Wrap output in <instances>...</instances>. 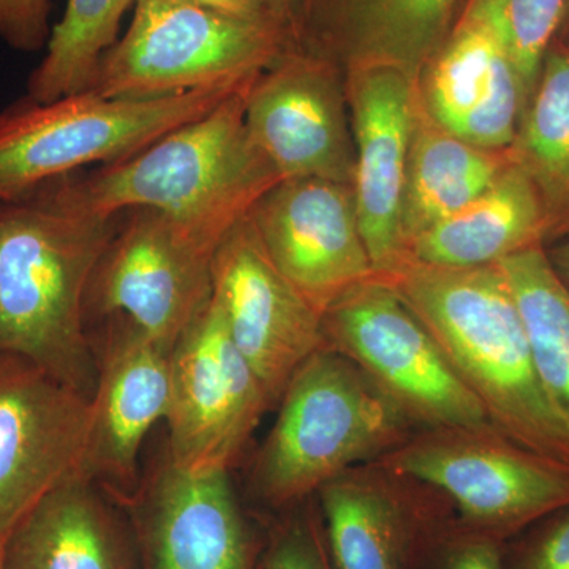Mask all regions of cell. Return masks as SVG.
<instances>
[{
  "mask_svg": "<svg viewBox=\"0 0 569 569\" xmlns=\"http://www.w3.org/2000/svg\"><path fill=\"white\" fill-rule=\"evenodd\" d=\"M122 216H86L51 182L0 201V351L20 355L92 399L97 358L86 295Z\"/></svg>",
  "mask_w": 569,
  "mask_h": 569,
  "instance_id": "obj_1",
  "label": "cell"
},
{
  "mask_svg": "<svg viewBox=\"0 0 569 569\" xmlns=\"http://www.w3.org/2000/svg\"><path fill=\"white\" fill-rule=\"evenodd\" d=\"M380 277L429 329L490 425L522 447L569 462V425L542 387L500 266L445 269L403 260Z\"/></svg>",
  "mask_w": 569,
  "mask_h": 569,
  "instance_id": "obj_2",
  "label": "cell"
},
{
  "mask_svg": "<svg viewBox=\"0 0 569 569\" xmlns=\"http://www.w3.org/2000/svg\"><path fill=\"white\" fill-rule=\"evenodd\" d=\"M252 82L129 159L52 179V189L86 216L114 219L149 209L222 241L280 182L247 132Z\"/></svg>",
  "mask_w": 569,
  "mask_h": 569,
  "instance_id": "obj_3",
  "label": "cell"
},
{
  "mask_svg": "<svg viewBox=\"0 0 569 569\" xmlns=\"http://www.w3.org/2000/svg\"><path fill=\"white\" fill-rule=\"evenodd\" d=\"M254 460L269 507H298L351 468L377 462L417 427L346 356L329 348L296 370Z\"/></svg>",
  "mask_w": 569,
  "mask_h": 569,
  "instance_id": "obj_4",
  "label": "cell"
},
{
  "mask_svg": "<svg viewBox=\"0 0 569 569\" xmlns=\"http://www.w3.org/2000/svg\"><path fill=\"white\" fill-rule=\"evenodd\" d=\"M257 77L152 99H107L82 91L39 102L24 96L0 108V201L91 164L129 159L208 114Z\"/></svg>",
  "mask_w": 569,
  "mask_h": 569,
  "instance_id": "obj_5",
  "label": "cell"
},
{
  "mask_svg": "<svg viewBox=\"0 0 569 569\" xmlns=\"http://www.w3.org/2000/svg\"><path fill=\"white\" fill-rule=\"evenodd\" d=\"M376 463L430 490L452 526L501 542L569 508V462L492 425L418 429Z\"/></svg>",
  "mask_w": 569,
  "mask_h": 569,
  "instance_id": "obj_6",
  "label": "cell"
},
{
  "mask_svg": "<svg viewBox=\"0 0 569 569\" xmlns=\"http://www.w3.org/2000/svg\"><path fill=\"white\" fill-rule=\"evenodd\" d=\"M295 50L271 24L183 0H137L129 29L104 52L88 91L152 99L257 77Z\"/></svg>",
  "mask_w": 569,
  "mask_h": 569,
  "instance_id": "obj_7",
  "label": "cell"
},
{
  "mask_svg": "<svg viewBox=\"0 0 569 569\" xmlns=\"http://www.w3.org/2000/svg\"><path fill=\"white\" fill-rule=\"evenodd\" d=\"M325 347L346 356L418 429L490 425L429 329L380 276L323 313Z\"/></svg>",
  "mask_w": 569,
  "mask_h": 569,
  "instance_id": "obj_8",
  "label": "cell"
},
{
  "mask_svg": "<svg viewBox=\"0 0 569 569\" xmlns=\"http://www.w3.org/2000/svg\"><path fill=\"white\" fill-rule=\"evenodd\" d=\"M220 239L162 212L123 213L93 269L86 318L122 317L173 350L212 299Z\"/></svg>",
  "mask_w": 569,
  "mask_h": 569,
  "instance_id": "obj_9",
  "label": "cell"
},
{
  "mask_svg": "<svg viewBox=\"0 0 569 569\" xmlns=\"http://www.w3.org/2000/svg\"><path fill=\"white\" fill-rule=\"evenodd\" d=\"M271 407L212 298L171 350L168 460L187 473H230Z\"/></svg>",
  "mask_w": 569,
  "mask_h": 569,
  "instance_id": "obj_10",
  "label": "cell"
},
{
  "mask_svg": "<svg viewBox=\"0 0 569 569\" xmlns=\"http://www.w3.org/2000/svg\"><path fill=\"white\" fill-rule=\"evenodd\" d=\"M253 144L284 179H355L346 74L337 63L290 50L254 78L246 97Z\"/></svg>",
  "mask_w": 569,
  "mask_h": 569,
  "instance_id": "obj_11",
  "label": "cell"
},
{
  "mask_svg": "<svg viewBox=\"0 0 569 569\" xmlns=\"http://www.w3.org/2000/svg\"><path fill=\"white\" fill-rule=\"evenodd\" d=\"M91 399L0 351V538L56 486L82 475Z\"/></svg>",
  "mask_w": 569,
  "mask_h": 569,
  "instance_id": "obj_12",
  "label": "cell"
},
{
  "mask_svg": "<svg viewBox=\"0 0 569 569\" xmlns=\"http://www.w3.org/2000/svg\"><path fill=\"white\" fill-rule=\"evenodd\" d=\"M249 217L280 274L321 317L351 288L377 276L350 183L284 179Z\"/></svg>",
  "mask_w": 569,
  "mask_h": 569,
  "instance_id": "obj_13",
  "label": "cell"
},
{
  "mask_svg": "<svg viewBox=\"0 0 569 569\" xmlns=\"http://www.w3.org/2000/svg\"><path fill=\"white\" fill-rule=\"evenodd\" d=\"M212 298L277 406L296 370L325 348L323 317L280 274L249 216L217 247Z\"/></svg>",
  "mask_w": 569,
  "mask_h": 569,
  "instance_id": "obj_14",
  "label": "cell"
},
{
  "mask_svg": "<svg viewBox=\"0 0 569 569\" xmlns=\"http://www.w3.org/2000/svg\"><path fill=\"white\" fill-rule=\"evenodd\" d=\"M104 321L92 342L97 385L82 475L122 503L141 492L140 452L153 426L167 417L171 350L122 317Z\"/></svg>",
  "mask_w": 569,
  "mask_h": 569,
  "instance_id": "obj_15",
  "label": "cell"
},
{
  "mask_svg": "<svg viewBox=\"0 0 569 569\" xmlns=\"http://www.w3.org/2000/svg\"><path fill=\"white\" fill-rule=\"evenodd\" d=\"M355 138L359 228L377 276L406 258L402 203L417 108V80L391 66L343 70Z\"/></svg>",
  "mask_w": 569,
  "mask_h": 569,
  "instance_id": "obj_16",
  "label": "cell"
},
{
  "mask_svg": "<svg viewBox=\"0 0 569 569\" xmlns=\"http://www.w3.org/2000/svg\"><path fill=\"white\" fill-rule=\"evenodd\" d=\"M148 569H263L254 533L228 471L193 475L170 460L133 501Z\"/></svg>",
  "mask_w": 569,
  "mask_h": 569,
  "instance_id": "obj_17",
  "label": "cell"
},
{
  "mask_svg": "<svg viewBox=\"0 0 569 569\" xmlns=\"http://www.w3.org/2000/svg\"><path fill=\"white\" fill-rule=\"evenodd\" d=\"M317 497L335 569H415L430 531L448 518L430 490L376 462L351 468Z\"/></svg>",
  "mask_w": 569,
  "mask_h": 569,
  "instance_id": "obj_18",
  "label": "cell"
},
{
  "mask_svg": "<svg viewBox=\"0 0 569 569\" xmlns=\"http://www.w3.org/2000/svg\"><path fill=\"white\" fill-rule=\"evenodd\" d=\"M418 99L433 122L479 148L507 151L526 110L515 63L485 22L460 13L417 80Z\"/></svg>",
  "mask_w": 569,
  "mask_h": 569,
  "instance_id": "obj_19",
  "label": "cell"
},
{
  "mask_svg": "<svg viewBox=\"0 0 569 569\" xmlns=\"http://www.w3.org/2000/svg\"><path fill=\"white\" fill-rule=\"evenodd\" d=\"M463 0H302L298 48L342 70L391 66L418 80Z\"/></svg>",
  "mask_w": 569,
  "mask_h": 569,
  "instance_id": "obj_20",
  "label": "cell"
},
{
  "mask_svg": "<svg viewBox=\"0 0 569 569\" xmlns=\"http://www.w3.org/2000/svg\"><path fill=\"white\" fill-rule=\"evenodd\" d=\"M102 492L84 475L56 486L3 539V569H133L129 538Z\"/></svg>",
  "mask_w": 569,
  "mask_h": 569,
  "instance_id": "obj_21",
  "label": "cell"
},
{
  "mask_svg": "<svg viewBox=\"0 0 569 569\" xmlns=\"http://www.w3.org/2000/svg\"><path fill=\"white\" fill-rule=\"evenodd\" d=\"M535 246L546 247L545 212L529 178L511 163L488 192L411 239L403 260L481 268Z\"/></svg>",
  "mask_w": 569,
  "mask_h": 569,
  "instance_id": "obj_22",
  "label": "cell"
},
{
  "mask_svg": "<svg viewBox=\"0 0 569 569\" xmlns=\"http://www.w3.org/2000/svg\"><path fill=\"white\" fill-rule=\"evenodd\" d=\"M507 151L479 148L427 116L418 99L402 203L403 246L466 208L511 167Z\"/></svg>",
  "mask_w": 569,
  "mask_h": 569,
  "instance_id": "obj_23",
  "label": "cell"
},
{
  "mask_svg": "<svg viewBox=\"0 0 569 569\" xmlns=\"http://www.w3.org/2000/svg\"><path fill=\"white\" fill-rule=\"evenodd\" d=\"M537 190L546 247L569 234V48L553 41L508 149Z\"/></svg>",
  "mask_w": 569,
  "mask_h": 569,
  "instance_id": "obj_24",
  "label": "cell"
},
{
  "mask_svg": "<svg viewBox=\"0 0 569 569\" xmlns=\"http://www.w3.org/2000/svg\"><path fill=\"white\" fill-rule=\"evenodd\" d=\"M497 264L515 295L542 387L569 425V288L550 264L545 246Z\"/></svg>",
  "mask_w": 569,
  "mask_h": 569,
  "instance_id": "obj_25",
  "label": "cell"
},
{
  "mask_svg": "<svg viewBox=\"0 0 569 569\" xmlns=\"http://www.w3.org/2000/svg\"><path fill=\"white\" fill-rule=\"evenodd\" d=\"M137 0H67L66 11L52 26L44 56L28 80L29 99L39 102L88 91L97 67L110 50L123 14Z\"/></svg>",
  "mask_w": 569,
  "mask_h": 569,
  "instance_id": "obj_26",
  "label": "cell"
},
{
  "mask_svg": "<svg viewBox=\"0 0 569 569\" xmlns=\"http://www.w3.org/2000/svg\"><path fill=\"white\" fill-rule=\"evenodd\" d=\"M568 0H463L460 13L485 22L515 63L526 104L542 61L559 36Z\"/></svg>",
  "mask_w": 569,
  "mask_h": 569,
  "instance_id": "obj_27",
  "label": "cell"
},
{
  "mask_svg": "<svg viewBox=\"0 0 569 569\" xmlns=\"http://www.w3.org/2000/svg\"><path fill=\"white\" fill-rule=\"evenodd\" d=\"M415 569H508L507 542L445 520L427 538Z\"/></svg>",
  "mask_w": 569,
  "mask_h": 569,
  "instance_id": "obj_28",
  "label": "cell"
},
{
  "mask_svg": "<svg viewBox=\"0 0 569 569\" xmlns=\"http://www.w3.org/2000/svg\"><path fill=\"white\" fill-rule=\"evenodd\" d=\"M263 569H335L320 516L307 511L279 523L266 539Z\"/></svg>",
  "mask_w": 569,
  "mask_h": 569,
  "instance_id": "obj_29",
  "label": "cell"
},
{
  "mask_svg": "<svg viewBox=\"0 0 569 569\" xmlns=\"http://www.w3.org/2000/svg\"><path fill=\"white\" fill-rule=\"evenodd\" d=\"M508 569H569V508L507 542Z\"/></svg>",
  "mask_w": 569,
  "mask_h": 569,
  "instance_id": "obj_30",
  "label": "cell"
},
{
  "mask_svg": "<svg viewBox=\"0 0 569 569\" xmlns=\"http://www.w3.org/2000/svg\"><path fill=\"white\" fill-rule=\"evenodd\" d=\"M52 0H0V41L18 52H39L50 41Z\"/></svg>",
  "mask_w": 569,
  "mask_h": 569,
  "instance_id": "obj_31",
  "label": "cell"
},
{
  "mask_svg": "<svg viewBox=\"0 0 569 569\" xmlns=\"http://www.w3.org/2000/svg\"><path fill=\"white\" fill-rule=\"evenodd\" d=\"M183 2L219 11V13L230 14V17L242 18V20L263 22V24H271L277 28L271 14L266 9L264 0H183Z\"/></svg>",
  "mask_w": 569,
  "mask_h": 569,
  "instance_id": "obj_32",
  "label": "cell"
},
{
  "mask_svg": "<svg viewBox=\"0 0 569 569\" xmlns=\"http://www.w3.org/2000/svg\"><path fill=\"white\" fill-rule=\"evenodd\" d=\"M264 3L277 28L287 36L293 48H298L302 0H264Z\"/></svg>",
  "mask_w": 569,
  "mask_h": 569,
  "instance_id": "obj_33",
  "label": "cell"
},
{
  "mask_svg": "<svg viewBox=\"0 0 569 569\" xmlns=\"http://www.w3.org/2000/svg\"><path fill=\"white\" fill-rule=\"evenodd\" d=\"M546 252H548L550 264L556 269L561 282L569 288V234L546 247Z\"/></svg>",
  "mask_w": 569,
  "mask_h": 569,
  "instance_id": "obj_34",
  "label": "cell"
},
{
  "mask_svg": "<svg viewBox=\"0 0 569 569\" xmlns=\"http://www.w3.org/2000/svg\"><path fill=\"white\" fill-rule=\"evenodd\" d=\"M556 40L569 48V0L567 2V11H565L563 22H561L560 32Z\"/></svg>",
  "mask_w": 569,
  "mask_h": 569,
  "instance_id": "obj_35",
  "label": "cell"
},
{
  "mask_svg": "<svg viewBox=\"0 0 569 569\" xmlns=\"http://www.w3.org/2000/svg\"><path fill=\"white\" fill-rule=\"evenodd\" d=\"M0 569H3V538H0Z\"/></svg>",
  "mask_w": 569,
  "mask_h": 569,
  "instance_id": "obj_36",
  "label": "cell"
}]
</instances>
